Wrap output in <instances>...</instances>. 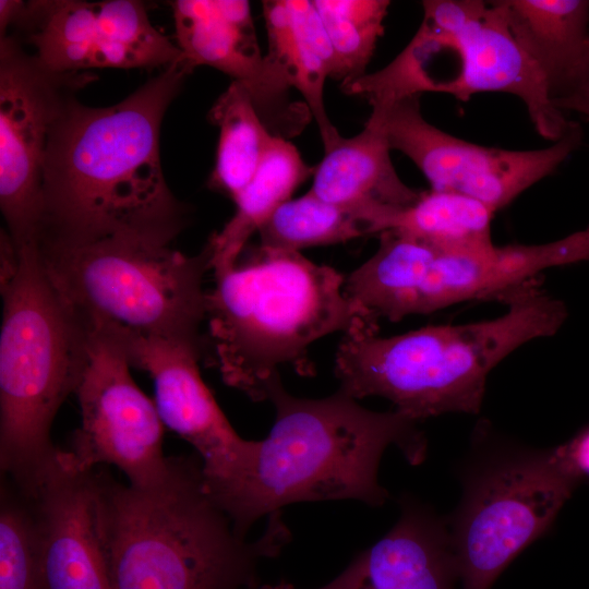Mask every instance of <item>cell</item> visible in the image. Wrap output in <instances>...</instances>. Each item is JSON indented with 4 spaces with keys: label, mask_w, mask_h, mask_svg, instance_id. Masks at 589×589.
I'll return each mask as SVG.
<instances>
[{
    "label": "cell",
    "mask_w": 589,
    "mask_h": 589,
    "mask_svg": "<svg viewBox=\"0 0 589 589\" xmlns=\"http://www.w3.org/2000/svg\"><path fill=\"white\" fill-rule=\"evenodd\" d=\"M170 7L176 44L192 71L212 67L242 85L273 135L288 140L303 131L312 115L303 100H293L283 73L262 56L248 3L176 0Z\"/></svg>",
    "instance_id": "2e32d148"
},
{
    "label": "cell",
    "mask_w": 589,
    "mask_h": 589,
    "mask_svg": "<svg viewBox=\"0 0 589 589\" xmlns=\"http://www.w3.org/2000/svg\"><path fill=\"white\" fill-rule=\"evenodd\" d=\"M108 335L120 341L131 366L149 374L164 425L194 447L208 490L239 480L253 461L256 441L235 431L204 383L199 368L203 339Z\"/></svg>",
    "instance_id": "5bb4252c"
},
{
    "label": "cell",
    "mask_w": 589,
    "mask_h": 589,
    "mask_svg": "<svg viewBox=\"0 0 589 589\" xmlns=\"http://www.w3.org/2000/svg\"><path fill=\"white\" fill-rule=\"evenodd\" d=\"M502 315L459 325H432L400 335H344L336 353L339 390L380 396L420 422L448 412L477 413L490 372L525 344L553 336L565 303L540 279L508 297Z\"/></svg>",
    "instance_id": "5b68a950"
},
{
    "label": "cell",
    "mask_w": 589,
    "mask_h": 589,
    "mask_svg": "<svg viewBox=\"0 0 589 589\" xmlns=\"http://www.w3.org/2000/svg\"><path fill=\"white\" fill-rule=\"evenodd\" d=\"M8 33L61 73L163 70L182 59L177 44L153 26L145 3L137 0L26 1Z\"/></svg>",
    "instance_id": "4fadbf2b"
},
{
    "label": "cell",
    "mask_w": 589,
    "mask_h": 589,
    "mask_svg": "<svg viewBox=\"0 0 589 589\" xmlns=\"http://www.w3.org/2000/svg\"><path fill=\"white\" fill-rule=\"evenodd\" d=\"M213 273L205 315L211 361L228 386L254 401L266 400L281 365L313 375L308 350L317 339L377 334L378 318L345 292L346 277L300 252L259 245Z\"/></svg>",
    "instance_id": "277c9868"
},
{
    "label": "cell",
    "mask_w": 589,
    "mask_h": 589,
    "mask_svg": "<svg viewBox=\"0 0 589 589\" xmlns=\"http://www.w3.org/2000/svg\"><path fill=\"white\" fill-rule=\"evenodd\" d=\"M328 35L336 60L333 79L346 87L365 75L384 33L387 0L313 1Z\"/></svg>",
    "instance_id": "484cf974"
},
{
    "label": "cell",
    "mask_w": 589,
    "mask_h": 589,
    "mask_svg": "<svg viewBox=\"0 0 589 589\" xmlns=\"http://www.w3.org/2000/svg\"><path fill=\"white\" fill-rule=\"evenodd\" d=\"M345 279V292L377 318L400 321L473 300L504 302L549 268L589 262V226L542 244L438 250L393 230Z\"/></svg>",
    "instance_id": "ba28073f"
},
{
    "label": "cell",
    "mask_w": 589,
    "mask_h": 589,
    "mask_svg": "<svg viewBox=\"0 0 589 589\" xmlns=\"http://www.w3.org/2000/svg\"><path fill=\"white\" fill-rule=\"evenodd\" d=\"M263 15L267 58L302 96L326 146L339 133L324 105V85L334 76L336 60L323 21L309 0L263 1Z\"/></svg>",
    "instance_id": "ffe728a7"
},
{
    "label": "cell",
    "mask_w": 589,
    "mask_h": 589,
    "mask_svg": "<svg viewBox=\"0 0 589 589\" xmlns=\"http://www.w3.org/2000/svg\"><path fill=\"white\" fill-rule=\"evenodd\" d=\"M548 91L560 111L573 110L589 118V39L574 61L548 83Z\"/></svg>",
    "instance_id": "83f0119b"
},
{
    "label": "cell",
    "mask_w": 589,
    "mask_h": 589,
    "mask_svg": "<svg viewBox=\"0 0 589 589\" xmlns=\"http://www.w3.org/2000/svg\"><path fill=\"white\" fill-rule=\"evenodd\" d=\"M0 589H39L31 510L1 491Z\"/></svg>",
    "instance_id": "4316f807"
},
{
    "label": "cell",
    "mask_w": 589,
    "mask_h": 589,
    "mask_svg": "<svg viewBox=\"0 0 589 589\" xmlns=\"http://www.w3.org/2000/svg\"><path fill=\"white\" fill-rule=\"evenodd\" d=\"M314 170L288 140L275 136L255 176L235 200V215L208 239L212 271L235 265L250 238Z\"/></svg>",
    "instance_id": "44dd1931"
},
{
    "label": "cell",
    "mask_w": 589,
    "mask_h": 589,
    "mask_svg": "<svg viewBox=\"0 0 589 589\" xmlns=\"http://www.w3.org/2000/svg\"><path fill=\"white\" fill-rule=\"evenodd\" d=\"M26 1L1 0L0 1V38L4 37L9 29L16 23L24 12Z\"/></svg>",
    "instance_id": "f546056e"
},
{
    "label": "cell",
    "mask_w": 589,
    "mask_h": 589,
    "mask_svg": "<svg viewBox=\"0 0 589 589\" xmlns=\"http://www.w3.org/2000/svg\"><path fill=\"white\" fill-rule=\"evenodd\" d=\"M17 252L19 268L1 289L0 466L27 496L57 453L50 429L77 386L87 330L52 284L38 245Z\"/></svg>",
    "instance_id": "8992f818"
},
{
    "label": "cell",
    "mask_w": 589,
    "mask_h": 589,
    "mask_svg": "<svg viewBox=\"0 0 589 589\" xmlns=\"http://www.w3.org/2000/svg\"><path fill=\"white\" fill-rule=\"evenodd\" d=\"M260 245L271 250H300L347 242L374 235L370 213L334 204L308 191L281 204L260 228Z\"/></svg>",
    "instance_id": "d4e9b609"
},
{
    "label": "cell",
    "mask_w": 589,
    "mask_h": 589,
    "mask_svg": "<svg viewBox=\"0 0 589 589\" xmlns=\"http://www.w3.org/2000/svg\"><path fill=\"white\" fill-rule=\"evenodd\" d=\"M46 271L87 329L127 336L197 339L206 315V243L188 256L158 243L110 237L76 245L39 244Z\"/></svg>",
    "instance_id": "52a82bcc"
},
{
    "label": "cell",
    "mask_w": 589,
    "mask_h": 589,
    "mask_svg": "<svg viewBox=\"0 0 589 589\" xmlns=\"http://www.w3.org/2000/svg\"><path fill=\"white\" fill-rule=\"evenodd\" d=\"M420 27L454 57L453 74L440 93L461 101L483 92L512 94L525 104L543 139L557 142L566 133L572 121L552 105L543 73L515 40L496 1L486 2L484 10L457 32Z\"/></svg>",
    "instance_id": "e0dca14e"
},
{
    "label": "cell",
    "mask_w": 589,
    "mask_h": 589,
    "mask_svg": "<svg viewBox=\"0 0 589 589\" xmlns=\"http://www.w3.org/2000/svg\"><path fill=\"white\" fill-rule=\"evenodd\" d=\"M91 72H55L16 38H0V207L16 249L38 245L51 128Z\"/></svg>",
    "instance_id": "30bf717a"
},
{
    "label": "cell",
    "mask_w": 589,
    "mask_h": 589,
    "mask_svg": "<svg viewBox=\"0 0 589 589\" xmlns=\"http://www.w3.org/2000/svg\"><path fill=\"white\" fill-rule=\"evenodd\" d=\"M580 480L562 445L501 450L469 472L448 528L462 589H490L550 528Z\"/></svg>",
    "instance_id": "9c48e42d"
},
{
    "label": "cell",
    "mask_w": 589,
    "mask_h": 589,
    "mask_svg": "<svg viewBox=\"0 0 589 589\" xmlns=\"http://www.w3.org/2000/svg\"><path fill=\"white\" fill-rule=\"evenodd\" d=\"M384 134L390 149L409 157L432 190L457 192L476 199L494 212L551 175L582 143L580 124L549 147L509 151L482 146L456 137L428 122L420 96H409L372 108L366 120Z\"/></svg>",
    "instance_id": "8fae6325"
},
{
    "label": "cell",
    "mask_w": 589,
    "mask_h": 589,
    "mask_svg": "<svg viewBox=\"0 0 589 589\" xmlns=\"http://www.w3.org/2000/svg\"><path fill=\"white\" fill-rule=\"evenodd\" d=\"M112 589H252L257 568L291 539L281 510L254 541L240 536L207 489L201 459L169 457L146 486L103 476Z\"/></svg>",
    "instance_id": "3957f363"
},
{
    "label": "cell",
    "mask_w": 589,
    "mask_h": 589,
    "mask_svg": "<svg viewBox=\"0 0 589 589\" xmlns=\"http://www.w3.org/2000/svg\"><path fill=\"white\" fill-rule=\"evenodd\" d=\"M324 149L309 191L334 204L365 209L375 235L388 213L411 205L421 195L422 191L401 181L384 134L370 123L354 136L338 134Z\"/></svg>",
    "instance_id": "d6986e66"
},
{
    "label": "cell",
    "mask_w": 589,
    "mask_h": 589,
    "mask_svg": "<svg viewBox=\"0 0 589 589\" xmlns=\"http://www.w3.org/2000/svg\"><path fill=\"white\" fill-rule=\"evenodd\" d=\"M266 400L275 408L267 437L256 441L253 461L236 482L211 492L242 537L261 517L299 502L356 500L383 505L378 483L384 450L397 446L406 459L424 460L426 441L418 421L394 409L369 410L338 389L321 399L289 394L278 376Z\"/></svg>",
    "instance_id": "7a4b0ae2"
},
{
    "label": "cell",
    "mask_w": 589,
    "mask_h": 589,
    "mask_svg": "<svg viewBox=\"0 0 589 589\" xmlns=\"http://www.w3.org/2000/svg\"><path fill=\"white\" fill-rule=\"evenodd\" d=\"M208 120L219 129L208 185L235 202L255 176L275 135L262 121L248 91L236 82L216 99Z\"/></svg>",
    "instance_id": "cb8c5ba5"
},
{
    "label": "cell",
    "mask_w": 589,
    "mask_h": 589,
    "mask_svg": "<svg viewBox=\"0 0 589 589\" xmlns=\"http://www.w3.org/2000/svg\"><path fill=\"white\" fill-rule=\"evenodd\" d=\"M94 470L77 469L58 448L25 497L39 589H112L103 476Z\"/></svg>",
    "instance_id": "9a60e30c"
},
{
    "label": "cell",
    "mask_w": 589,
    "mask_h": 589,
    "mask_svg": "<svg viewBox=\"0 0 589 589\" xmlns=\"http://www.w3.org/2000/svg\"><path fill=\"white\" fill-rule=\"evenodd\" d=\"M494 211L467 195L422 191L409 206L390 213L382 232L396 231L438 250H473L490 247Z\"/></svg>",
    "instance_id": "603a6c76"
},
{
    "label": "cell",
    "mask_w": 589,
    "mask_h": 589,
    "mask_svg": "<svg viewBox=\"0 0 589 589\" xmlns=\"http://www.w3.org/2000/svg\"><path fill=\"white\" fill-rule=\"evenodd\" d=\"M518 45L537 63L546 85L589 39L588 0L496 1Z\"/></svg>",
    "instance_id": "7402d4cb"
},
{
    "label": "cell",
    "mask_w": 589,
    "mask_h": 589,
    "mask_svg": "<svg viewBox=\"0 0 589 589\" xmlns=\"http://www.w3.org/2000/svg\"><path fill=\"white\" fill-rule=\"evenodd\" d=\"M191 73L181 59L115 105L69 100L48 139L38 245L110 237L170 244L187 208L166 183L159 134Z\"/></svg>",
    "instance_id": "6da1fadb"
},
{
    "label": "cell",
    "mask_w": 589,
    "mask_h": 589,
    "mask_svg": "<svg viewBox=\"0 0 589 589\" xmlns=\"http://www.w3.org/2000/svg\"><path fill=\"white\" fill-rule=\"evenodd\" d=\"M457 580L448 527L406 497L396 525L316 589H455Z\"/></svg>",
    "instance_id": "ac0fdd59"
},
{
    "label": "cell",
    "mask_w": 589,
    "mask_h": 589,
    "mask_svg": "<svg viewBox=\"0 0 589 589\" xmlns=\"http://www.w3.org/2000/svg\"><path fill=\"white\" fill-rule=\"evenodd\" d=\"M86 330V357L74 392L81 425L64 452L80 470L113 465L131 485L156 483L166 474L169 457L164 455L165 425L155 402L133 381L120 341Z\"/></svg>",
    "instance_id": "7c38bea8"
},
{
    "label": "cell",
    "mask_w": 589,
    "mask_h": 589,
    "mask_svg": "<svg viewBox=\"0 0 589 589\" xmlns=\"http://www.w3.org/2000/svg\"><path fill=\"white\" fill-rule=\"evenodd\" d=\"M562 447L576 472L581 478L589 477V428L562 445Z\"/></svg>",
    "instance_id": "f1b7e54d"
},
{
    "label": "cell",
    "mask_w": 589,
    "mask_h": 589,
    "mask_svg": "<svg viewBox=\"0 0 589 589\" xmlns=\"http://www.w3.org/2000/svg\"><path fill=\"white\" fill-rule=\"evenodd\" d=\"M252 589H294L293 585L287 582L286 580H280L275 585H257Z\"/></svg>",
    "instance_id": "4dcf8cb0"
}]
</instances>
